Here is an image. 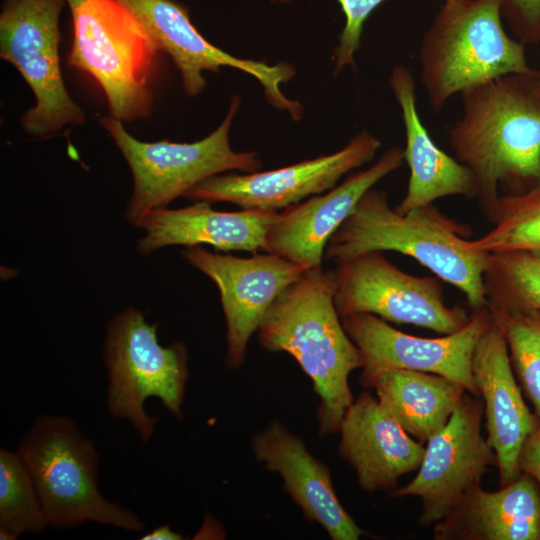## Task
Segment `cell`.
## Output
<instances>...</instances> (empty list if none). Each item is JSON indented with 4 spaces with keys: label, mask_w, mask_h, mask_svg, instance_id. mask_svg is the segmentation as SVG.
<instances>
[{
    "label": "cell",
    "mask_w": 540,
    "mask_h": 540,
    "mask_svg": "<svg viewBox=\"0 0 540 540\" xmlns=\"http://www.w3.org/2000/svg\"><path fill=\"white\" fill-rule=\"evenodd\" d=\"M257 331L264 349L290 354L312 380L319 434L338 432L354 401L349 375L363 360L336 310L333 270H305L274 300Z\"/></svg>",
    "instance_id": "cell-2"
},
{
    "label": "cell",
    "mask_w": 540,
    "mask_h": 540,
    "mask_svg": "<svg viewBox=\"0 0 540 540\" xmlns=\"http://www.w3.org/2000/svg\"><path fill=\"white\" fill-rule=\"evenodd\" d=\"M380 146L378 138L362 131L333 154L271 171L215 175L194 186L183 197L276 212L332 189L343 175L370 162Z\"/></svg>",
    "instance_id": "cell-13"
},
{
    "label": "cell",
    "mask_w": 540,
    "mask_h": 540,
    "mask_svg": "<svg viewBox=\"0 0 540 540\" xmlns=\"http://www.w3.org/2000/svg\"><path fill=\"white\" fill-rule=\"evenodd\" d=\"M278 215L255 209L217 211L205 201L179 209H154L135 224L143 231L137 251L149 255L168 246L203 244L222 251H266L268 231Z\"/></svg>",
    "instance_id": "cell-20"
},
{
    "label": "cell",
    "mask_w": 540,
    "mask_h": 540,
    "mask_svg": "<svg viewBox=\"0 0 540 540\" xmlns=\"http://www.w3.org/2000/svg\"><path fill=\"white\" fill-rule=\"evenodd\" d=\"M341 322L362 356V386L370 388L384 370L407 369L444 376L480 397L472 360L479 339L492 322L487 306L473 310L458 331L437 338L404 333L370 313L347 314L341 316Z\"/></svg>",
    "instance_id": "cell-12"
},
{
    "label": "cell",
    "mask_w": 540,
    "mask_h": 540,
    "mask_svg": "<svg viewBox=\"0 0 540 540\" xmlns=\"http://www.w3.org/2000/svg\"><path fill=\"white\" fill-rule=\"evenodd\" d=\"M503 16L519 41L540 42V0H499Z\"/></svg>",
    "instance_id": "cell-29"
},
{
    "label": "cell",
    "mask_w": 540,
    "mask_h": 540,
    "mask_svg": "<svg viewBox=\"0 0 540 540\" xmlns=\"http://www.w3.org/2000/svg\"><path fill=\"white\" fill-rule=\"evenodd\" d=\"M73 22L67 66L89 74L121 121L147 117L159 47L120 0H66Z\"/></svg>",
    "instance_id": "cell-6"
},
{
    "label": "cell",
    "mask_w": 540,
    "mask_h": 540,
    "mask_svg": "<svg viewBox=\"0 0 540 540\" xmlns=\"http://www.w3.org/2000/svg\"><path fill=\"white\" fill-rule=\"evenodd\" d=\"M483 280L487 307L511 314H540V255L489 253Z\"/></svg>",
    "instance_id": "cell-24"
},
{
    "label": "cell",
    "mask_w": 540,
    "mask_h": 540,
    "mask_svg": "<svg viewBox=\"0 0 540 540\" xmlns=\"http://www.w3.org/2000/svg\"><path fill=\"white\" fill-rule=\"evenodd\" d=\"M66 0H5L0 14V56L12 64L35 96L21 119L32 136L81 125L85 113L69 95L59 58V19Z\"/></svg>",
    "instance_id": "cell-9"
},
{
    "label": "cell",
    "mask_w": 540,
    "mask_h": 540,
    "mask_svg": "<svg viewBox=\"0 0 540 540\" xmlns=\"http://www.w3.org/2000/svg\"><path fill=\"white\" fill-rule=\"evenodd\" d=\"M183 256L219 289L227 327L226 366L239 368L268 308L306 269L270 252L241 258L189 246Z\"/></svg>",
    "instance_id": "cell-14"
},
{
    "label": "cell",
    "mask_w": 540,
    "mask_h": 540,
    "mask_svg": "<svg viewBox=\"0 0 540 540\" xmlns=\"http://www.w3.org/2000/svg\"><path fill=\"white\" fill-rule=\"evenodd\" d=\"M235 96L216 130L193 143L168 140L143 142L130 135L120 119H100L130 167L133 192L125 218L136 224L148 212L167 207L202 181L227 171L256 172L261 161L254 152H235L229 133L239 108Z\"/></svg>",
    "instance_id": "cell-8"
},
{
    "label": "cell",
    "mask_w": 540,
    "mask_h": 540,
    "mask_svg": "<svg viewBox=\"0 0 540 540\" xmlns=\"http://www.w3.org/2000/svg\"><path fill=\"white\" fill-rule=\"evenodd\" d=\"M157 329L156 323H148L140 310L130 306L110 319L104 340L108 411L127 420L143 443L157 425V417L144 410L145 400L157 397L171 414L182 418L189 375L185 345L162 346Z\"/></svg>",
    "instance_id": "cell-7"
},
{
    "label": "cell",
    "mask_w": 540,
    "mask_h": 540,
    "mask_svg": "<svg viewBox=\"0 0 540 540\" xmlns=\"http://www.w3.org/2000/svg\"><path fill=\"white\" fill-rule=\"evenodd\" d=\"M49 526L32 477L17 451L0 449V539Z\"/></svg>",
    "instance_id": "cell-26"
},
{
    "label": "cell",
    "mask_w": 540,
    "mask_h": 540,
    "mask_svg": "<svg viewBox=\"0 0 540 540\" xmlns=\"http://www.w3.org/2000/svg\"><path fill=\"white\" fill-rule=\"evenodd\" d=\"M404 149L392 147L369 168L354 173L324 195L311 197L279 213L268 231L266 251L306 270L321 266L326 245L362 195L400 168Z\"/></svg>",
    "instance_id": "cell-16"
},
{
    "label": "cell",
    "mask_w": 540,
    "mask_h": 540,
    "mask_svg": "<svg viewBox=\"0 0 540 540\" xmlns=\"http://www.w3.org/2000/svg\"><path fill=\"white\" fill-rule=\"evenodd\" d=\"M333 277L334 304L340 317L370 313L385 321L412 324L442 335L458 331L470 318L464 308L445 304L440 278L408 274L382 252L337 262Z\"/></svg>",
    "instance_id": "cell-10"
},
{
    "label": "cell",
    "mask_w": 540,
    "mask_h": 540,
    "mask_svg": "<svg viewBox=\"0 0 540 540\" xmlns=\"http://www.w3.org/2000/svg\"><path fill=\"white\" fill-rule=\"evenodd\" d=\"M462 116L449 128L457 158L473 173L490 220L500 189L540 188V71L510 73L461 92Z\"/></svg>",
    "instance_id": "cell-1"
},
{
    "label": "cell",
    "mask_w": 540,
    "mask_h": 540,
    "mask_svg": "<svg viewBox=\"0 0 540 540\" xmlns=\"http://www.w3.org/2000/svg\"><path fill=\"white\" fill-rule=\"evenodd\" d=\"M384 409L414 439L426 443L449 421L467 392L444 376L407 369H388L372 380Z\"/></svg>",
    "instance_id": "cell-23"
},
{
    "label": "cell",
    "mask_w": 540,
    "mask_h": 540,
    "mask_svg": "<svg viewBox=\"0 0 540 540\" xmlns=\"http://www.w3.org/2000/svg\"><path fill=\"white\" fill-rule=\"evenodd\" d=\"M182 535L168 525H161L141 537V540H180Z\"/></svg>",
    "instance_id": "cell-31"
},
{
    "label": "cell",
    "mask_w": 540,
    "mask_h": 540,
    "mask_svg": "<svg viewBox=\"0 0 540 540\" xmlns=\"http://www.w3.org/2000/svg\"><path fill=\"white\" fill-rule=\"evenodd\" d=\"M436 540H540V486L528 474L495 492L481 485L434 525Z\"/></svg>",
    "instance_id": "cell-22"
},
{
    "label": "cell",
    "mask_w": 540,
    "mask_h": 540,
    "mask_svg": "<svg viewBox=\"0 0 540 540\" xmlns=\"http://www.w3.org/2000/svg\"><path fill=\"white\" fill-rule=\"evenodd\" d=\"M16 451L53 528L69 529L94 522L132 532L144 529L135 512L102 495L98 487L99 452L70 418L37 417Z\"/></svg>",
    "instance_id": "cell-4"
},
{
    "label": "cell",
    "mask_w": 540,
    "mask_h": 540,
    "mask_svg": "<svg viewBox=\"0 0 540 540\" xmlns=\"http://www.w3.org/2000/svg\"><path fill=\"white\" fill-rule=\"evenodd\" d=\"M494 227L471 248L486 254L528 252L540 255V188L501 194L490 219Z\"/></svg>",
    "instance_id": "cell-25"
},
{
    "label": "cell",
    "mask_w": 540,
    "mask_h": 540,
    "mask_svg": "<svg viewBox=\"0 0 540 540\" xmlns=\"http://www.w3.org/2000/svg\"><path fill=\"white\" fill-rule=\"evenodd\" d=\"M253 451L268 470L281 475L304 516L319 523L333 540H357L366 535L338 500L326 465L280 422H271L255 435Z\"/></svg>",
    "instance_id": "cell-19"
},
{
    "label": "cell",
    "mask_w": 540,
    "mask_h": 540,
    "mask_svg": "<svg viewBox=\"0 0 540 540\" xmlns=\"http://www.w3.org/2000/svg\"><path fill=\"white\" fill-rule=\"evenodd\" d=\"M483 414L481 397L466 392L447 424L426 442L413 480L390 492L392 497L420 499L421 526L442 521L481 485L491 468H497L495 452L481 432Z\"/></svg>",
    "instance_id": "cell-11"
},
{
    "label": "cell",
    "mask_w": 540,
    "mask_h": 540,
    "mask_svg": "<svg viewBox=\"0 0 540 540\" xmlns=\"http://www.w3.org/2000/svg\"><path fill=\"white\" fill-rule=\"evenodd\" d=\"M470 230L433 204L404 214L388 204L385 192L370 188L329 239L324 259L336 262L369 252L396 251L458 288L472 310L487 306V254L473 250Z\"/></svg>",
    "instance_id": "cell-3"
},
{
    "label": "cell",
    "mask_w": 540,
    "mask_h": 540,
    "mask_svg": "<svg viewBox=\"0 0 540 540\" xmlns=\"http://www.w3.org/2000/svg\"><path fill=\"white\" fill-rule=\"evenodd\" d=\"M420 80L439 112L456 93L510 73H532L525 45L501 23L499 0L444 3L419 50Z\"/></svg>",
    "instance_id": "cell-5"
},
{
    "label": "cell",
    "mask_w": 540,
    "mask_h": 540,
    "mask_svg": "<svg viewBox=\"0 0 540 540\" xmlns=\"http://www.w3.org/2000/svg\"><path fill=\"white\" fill-rule=\"evenodd\" d=\"M289 1V0H281ZM346 17L335 53V72L354 64V54L359 48L363 23L369 14L384 0H338Z\"/></svg>",
    "instance_id": "cell-28"
},
{
    "label": "cell",
    "mask_w": 540,
    "mask_h": 540,
    "mask_svg": "<svg viewBox=\"0 0 540 540\" xmlns=\"http://www.w3.org/2000/svg\"><path fill=\"white\" fill-rule=\"evenodd\" d=\"M390 85L402 111L406 135L404 159L410 168L407 192L394 209L404 214L448 196L477 197L472 171L441 150L422 124L410 70L402 65L395 66Z\"/></svg>",
    "instance_id": "cell-21"
},
{
    "label": "cell",
    "mask_w": 540,
    "mask_h": 540,
    "mask_svg": "<svg viewBox=\"0 0 540 540\" xmlns=\"http://www.w3.org/2000/svg\"><path fill=\"white\" fill-rule=\"evenodd\" d=\"M489 310L505 337L517 378L540 418V314Z\"/></svg>",
    "instance_id": "cell-27"
},
{
    "label": "cell",
    "mask_w": 540,
    "mask_h": 540,
    "mask_svg": "<svg viewBox=\"0 0 540 540\" xmlns=\"http://www.w3.org/2000/svg\"><path fill=\"white\" fill-rule=\"evenodd\" d=\"M456 1H459V0H445V3H452V2H456Z\"/></svg>",
    "instance_id": "cell-32"
},
{
    "label": "cell",
    "mask_w": 540,
    "mask_h": 540,
    "mask_svg": "<svg viewBox=\"0 0 540 540\" xmlns=\"http://www.w3.org/2000/svg\"><path fill=\"white\" fill-rule=\"evenodd\" d=\"M472 371L483 400L486 439L495 452L499 484L503 487L520 476L519 454L535 430L538 417L522 397L505 337L493 318L476 345Z\"/></svg>",
    "instance_id": "cell-17"
},
{
    "label": "cell",
    "mask_w": 540,
    "mask_h": 540,
    "mask_svg": "<svg viewBox=\"0 0 540 540\" xmlns=\"http://www.w3.org/2000/svg\"><path fill=\"white\" fill-rule=\"evenodd\" d=\"M137 18L160 50L177 66L187 95L201 93L206 80L204 71L217 72L230 66L254 76L264 87L267 99L286 110L294 119L302 113L301 105L287 99L280 84L294 75L291 65H267L264 62L236 58L208 42L192 24L188 10L174 0H120Z\"/></svg>",
    "instance_id": "cell-15"
},
{
    "label": "cell",
    "mask_w": 540,
    "mask_h": 540,
    "mask_svg": "<svg viewBox=\"0 0 540 540\" xmlns=\"http://www.w3.org/2000/svg\"><path fill=\"white\" fill-rule=\"evenodd\" d=\"M518 467L521 473L531 476L540 486V418L522 446Z\"/></svg>",
    "instance_id": "cell-30"
},
{
    "label": "cell",
    "mask_w": 540,
    "mask_h": 540,
    "mask_svg": "<svg viewBox=\"0 0 540 540\" xmlns=\"http://www.w3.org/2000/svg\"><path fill=\"white\" fill-rule=\"evenodd\" d=\"M339 432L340 456L367 492L393 491L399 478L417 471L422 462L424 443L408 434L367 392L348 407Z\"/></svg>",
    "instance_id": "cell-18"
}]
</instances>
